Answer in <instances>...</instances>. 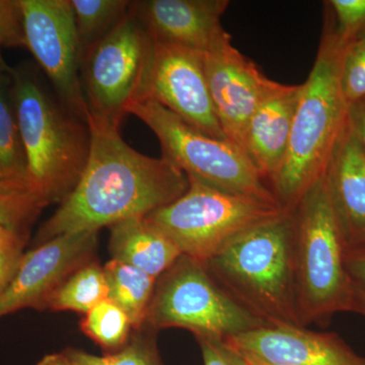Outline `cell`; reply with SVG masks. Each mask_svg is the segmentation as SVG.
<instances>
[{"instance_id": "obj_19", "label": "cell", "mask_w": 365, "mask_h": 365, "mask_svg": "<svg viewBox=\"0 0 365 365\" xmlns=\"http://www.w3.org/2000/svg\"><path fill=\"white\" fill-rule=\"evenodd\" d=\"M103 269L108 287L107 299L128 316L133 328H140L145 322L157 279L115 259Z\"/></svg>"}, {"instance_id": "obj_35", "label": "cell", "mask_w": 365, "mask_h": 365, "mask_svg": "<svg viewBox=\"0 0 365 365\" xmlns=\"http://www.w3.org/2000/svg\"><path fill=\"white\" fill-rule=\"evenodd\" d=\"M356 313L365 316V294L357 290V311Z\"/></svg>"}, {"instance_id": "obj_24", "label": "cell", "mask_w": 365, "mask_h": 365, "mask_svg": "<svg viewBox=\"0 0 365 365\" xmlns=\"http://www.w3.org/2000/svg\"><path fill=\"white\" fill-rule=\"evenodd\" d=\"M81 327L101 347L114 352L126 345L132 324L119 307L106 299L86 314Z\"/></svg>"}, {"instance_id": "obj_31", "label": "cell", "mask_w": 365, "mask_h": 365, "mask_svg": "<svg viewBox=\"0 0 365 365\" xmlns=\"http://www.w3.org/2000/svg\"><path fill=\"white\" fill-rule=\"evenodd\" d=\"M347 120L365 153V98L349 105Z\"/></svg>"}, {"instance_id": "obj_27", "label": "cell", "mask_w": 365, "mask_h": 365, "mask_svg": "<svg viewBox=\"0 0 365 365\" xmlns=\"http://www.w3.org/2000/svg\"><path fill=\"white\" fill-rule=\"evenodd\" d=\"M26 48L21 0H0V48Z\"/></svg>"}, {"instance_id": "obj_11", "label": "cell", "mask_w": 365, "mask_h": 365, "mask_svg": "<svg viewBox=\"0 0 365 365\" xmlns=\"http://www.w3.org/2000/svg\"><path fill=\"white\" fill-rule=\"evenodd\" d=\"M144 98L155 101L203 133L227 140L216 116L203 56L199 53L155 42Z\"/></svg>"}, {"instance_id": "obj_29", "label": "cell", "mask_w": 365, "mask_h": 365, "mask_svg": "<svg viewBox=\"0 0 365 365\" xmlns=\"http://www.w3.org/2000/svg\"><path fill=\"white\" fill-rule=\"evenodd\" d=\"M202 351L204 365H248L244 359L225 344V340L216 338H196Z\"/></svg>"}, {"instance_id": "obj_28", "label": "cell", "mask_w": 365, "mask_h": 365, "mask_svg": "<svg viewBox=\"0 0 365 365\" xmlns=\"http://www.w3.org/2000/svg\"><path fill=\"white\" fill-rule=\"evenodd\" d=\"M330 4L339 21L341 35L354 39L355 33L365 23V0H332Z\"/></svg>"}, {"instance_id": "obj_23", "label": "cell", "mask_w": 365, "mask_h": 365, "mask_svg": "<svg viewBox=\"0 0 365 365\" xmlns=\"http://www.w3.org/2000/svg\"><path fill=\"white\" fill-rule=\"evenodd\" d=\"M49 201L28 180L0 178V225L28 234L29 227Z\"/></svg>"}, {"instance_id": "obj_12", "label": "cell", "mask_w": 365, "mask_h": 365, "mask_svg": "<svg viewBox=\"0 0 365 365\" xmlns=\"http://www.w3.org/2000/svg\"><path fill=\"white\" fill-rule=\"evenodd\" d=\"M97 237V232L59 235L21 255L0 292V318L28 307H44L55 288L88 264Z\"/></svg>"}, {"instance_id": "obj_4", "label": "cell", "mask_w": 365, "mask_h": 365, "mask_svg": "<svg viewBox=\"0 0 365 365\" xmlns=\"http://www.w3.org/2000/svg\"><path fill=\"white\" fill-rule=\"evenodd\" d=\"M11 78L29 181L49 203L62 202L85 170L90 126L50 91L32 64L13 67Z\"/></svg>"}, {"instance_id": "obj_36", "label": "cell", "mask_w": 365, "mask_h": 365, "mask_svg": "<svg viewBox=\"0 0 365 365\" xmlns=\"http://www.w3.org/2000/svg\"><path fill=\"white\" fill-rule=\"evenodd\" d=\"M11 71H13V67H11L7 64L4 55H2L1 48H0V74L9 73Z\"/></svg>"}, {"instance_id": "obj_13", "label": "cell", "mask_w": 365, "mask_h": 365, "mask_svg": "<svg viewBox=\"0 0 365 365\" xmlns=\"http://www.w3.org/2000/svg\"><path fill=\"white\" fill-rule=\"evenodd\" d=\"M216 116L227 140L245 150L250 120L275 81L266 78L232 41L202 55Z\"/></svg>"}, {"instance_id": "obj_32", "label": "cell", "mask_w": 365, "mask_h": 365, "mask_svg": "<svg viewBox=\"0 0 365 365\" xmlns=\"http://www.w3.org/2000/svg\"><path fill=\"white\" fill-rule=\"evenodd\" d=\"M25 242L16 245L14 248L9 250L6 254L0 257V292L6 287V283L11 279L13 275L14 269L18 265V262L20 260L21 255V250Z\"/></svg>"}, {"instance_id": "obj_25", "label": "cell", "mask_w": 365, "mask_h": 365, "mask_svg": "<svg viewBox=\"0 0 365 365\" xmlns=\"http://www.w3.org/2000/svg\"><path fill=\"white\" fill-rule=\"evenodd\" d=\"M64 353L76 365H160L155 347L141 340L133 341L121 349L102 356L76 349Z\"/></svg>"}, {"instance_id": "obj_33", "label": "cell", "mask_w": 365, "mask_h": 365, "mask_svg": "<svg viewBox=\"0 0 365 365\" xmlns=\"http://www.w3.org/2000/svg\"><path fill=\"white\" fill-rule=\"evenodd\" d=\"M26 235L14 232L0 225V257L16 245L26 242Z\"/></svg>"}, {"instance_id": "obj_5", "label": "cell", "mask_w": 365, "mask_h": 365, "mask_svg": "<svg viewBox=\"0 0 365 365\" xmlns=\"http://www.w3.org/2000/svg\"><path fill=\"white\" fill-rule=\"evenodd\" d=\"M300 326L357 311V289L345 268V249L321 177L292 210Z\"/></svg>"}, {"instance_id": "obj_17", "label": "cell", "mask_w": 365, "mask_h": 365, "mask_svg": "<svg viewBox=\"0 0 365 365\" xmlns=\"http://www.w3.org/2000/svg\"><path fill=\"white\" fill-rule=\"evenodd\" d=\"M300 91L302 85L276 83L250 120L245 150L269 182L287 155Z\"/></svg>"}, {"instance_id": "obj_14", "label": "cell", "mask_w": 365, "mask_h": 365, "mask_svg": "<svg viewBox=\"0 0 365 365\" xmlns=\"http://www.w3.org/2000/svg\"><path fill=\"white\" fill-rule=\"evenodd\" d=\"M225 342L248 365H365L335 334L288 324H266Z\"/></svg>"}, {"instance_id": "obj_30", "label": "cell", "mask_w": 365, "mask_h": 365, "mask_svg": "<svg viewBox=\"0 0 365 365\" xmlns=\"http://www.w3.org/2000/svg\"><path fill=\"white\" fill-rule=\"evenodd\" d=\"M345 268L355 288L365 294V248L345 251Z\"/></svg>"}, {"instance_id": "obj_10", "label": "cell", "mask_w": 365, "mask_h": 365, "mask_svg": "<svg viewBox=\"0 0 365 365\" xmlns=\"http://www.w3.org/2000/svg\"><path fill=\"white\" fill-rule=\"evenodd\" d=\"M26 48L62 104L88 122L81 71L83 54L71 0H21Z\"/></svg>"}, {"instance_id": "obj_37", "label": "cell", "mask_w": 365, "mask_h": 365, "mask_svg": "<svg viewBox=\"0 0 365 365\" xmlns=\"http://www.w3.org/2000/svg\"><path fill=\"white\" fill-rule=\"evenodd\" d=\"M359 38H361V39H365V30H364V32L362 33V35L360 36V37H359Z\"/></svg>"}, {"instance_id": "obj_3", "label": "cell", "mask_w": 365, "mask_h": 365, "mask_svg": "<svg viewBox=\"0 0 365 365\" xmlns=\"http://www.w3.org/2000/svg\"><path fill=\"white\" fill-rule=\"evenodd\" d=\"M205 265L232 299L264 323L300 326L292 211L250 228Z\"/></svg>"}, {"instance_id": "obj_21", "label": "cell", "mask_w": 365, "mask_h": 365, "mask_svg": "<svg viewBox=\"0 0 365 365\" xmlns=\"http://www.w3.org/2000/svg\"><path fill=\"white\" fill-rule=\"evenodd\" d=\"M0 178L29 181L25 148L14 107L11 72L0 74Z\"/></svg>"}, {"instance_id": "obj_8", "label": "cell", "mask_w": 365, "mask_h": 365, "mask_svg": "<svg viewBox=\"0 0 365 365\" xmlns=\"http://www.w3.org/2000/svg\"><path fill=\"white\" fill-rule=\"evenodd\" d=\"M145 322L220 340L266 325L216 283L205 263L185 255L158 281Z\"/></svg>"}, {"instance_id": "obj_34", "label": "cell", "mask_w": 365, "mask_h": 365, "mask_svg": "<svg viewBox=\"0 0 365 365\" xmlns=\"http://www.w3.org/2000/svg\"><path fill=\"white\" fill-rule=\"evenodd\" d=\"M36 365H76L66 353H54V354H48L43 357Z\"/></svg>"}, {"instance_id": "obj_22", "label": "cell", "mask_w": 365, "mask_h": 365, "mask_svg": "<svg viewBox=\"0 0 365 365\" xmlns=\"http://www.w3.org/2000/svg\"><path fill=\"white\" fill-rule=\"evenodd\" d=\"M83 59L130 11V0H71Z\"/></svg>"}, {"instance_id": "obj_7", "label": "cell", "mask_w": 365, "mask_h": 365, "mask_svg": "<svg viewBox=\"0 0 365 365\" xmlns=\"http://www.w3.org/2000/svg\"><path fill=\"white\" fill-rule=\"evenodd\" d=\"M282 212L278 204L189 179L186 193L144 218L182 255L206 263L240 235Z\"/></svg>"}, {"instance_id": "obj_1", "label": "cell", "mask_w": 365, "mask_h": 365, "mask_svg": "<svg viewBox=\"0 0 365 365\" xmlns=\"http://www.w3.org/2000/svg\"><path fill=\"white\" fill-rule=\"evenodd\" d=\"M91 150L78 184L41 228L38 242L98 232L174 202L189 179L165 158L143 155L125 143L120 126L88 116Z\"/></svg>"}, {"instance_id": "obj_6", "label": "cell", "mask_w": 365, "mask_h": 365, "mask_svg": "<svg viewBox=\"0 0 365 365\" xmlns=\"http://www.w3.org/2000/svg\"><path fill=\"white\" fill-rule=\"evenodd\" d=\"M128 114L150 127L160 141L163 157L189 179L227 193L278 204L268 182L239 146L203 133L151 98L132 105Z\"/></svg>"}, {"instance_id": "obj_26", "label": "cell", "mask_w": 365, "mask_h": 365, "mask_svg": "<svg viewBox=\"0 0 365 365\" xmlns=\"http://www.w3.org/2000/svg\"><path fill=\"white\" fill-rule=\"evenodd\" d=\"M341 90L348 105L365 98V39L348 43L340 74Z\"/></svg>"}, {"instance_id": "obj_2", "label": "cell", "mask_w": 365, "mask_h": 365, "mask_svg": "<svg viewBox=\"0 0 365 365\" xmlns=\"http://www.w3.org/2000/svg\"><path fill=\"white\" fill-rule=\"evenodd\" d=\"M327 33L302 91L289 143L279 170L269 185L283 211H292L309 187L325 174L338 139L347 123L348 107L340 74L348 43Z\"/></svg>"}, {"instance_id": "obj_18", "label": "cell", "mask_w": 365, "mask_h": 365, "mask_svg": "<svg viewBox=\"0 0 365 365\" xmlns=\"http://www.w3.org/2000/svg\"><path fill=\"white\" fill-rule=\"evenodd\" d=\"M110 251L112 259L133 266L158 279L169 270L181 251L144 217H134L112 225Z\"/></svg>"}, {"instance_id": "obj_9", "label": "cell", "mask_w": 365, "mask_h": 365, "mask_svg": "<svg viewBox=\"0 0 365 365\" xmlns=\"http://www.w3.org/2000/svg\"><path fill=\"white\" fill-rule=\"evenodd\" d=\"M155 42L131 16L85 55L81 78L90 116L120 126L131 106L143 100Z\"/></svg>"}, {"instance_id": "obj_16", "label": "cell", "mask_w": 365, "mask_h": 365, "mask_svg": "<svg viewBox=\"0 0 365 365\" xmlns=\"http://www.w3.org/2000/svg\"><path fill=\"white\" fill-rule=\"evenodd\" d=\"M324 178L345 251L365 248V153L348 120Z\"/></svg>"}, {"instance_id": "obj_15", "label": "cell", "mask_w": 365, "mask_h": 365, "mask_svg": "<svg viewBox=\"0 0 365 365\" xmlns=\"http://www.w3.org/2000/svg\"><path fill=\"white\" fill-rule=\"evenodd\" d=\"M228 4L227 0H137L131 1L130 14L153 42L204 55L232 41L220 21Z\"/></svg>"}, {"instance_id": "obj_20", "label": "cell", "mask_w": 365, "mask_h": 365, "mask_svg": "<svg viewBox=\"0 0 365 365\" xmlns=\"http://www.w3.org/2000/svg\"><path fill=\"white\" fill-rule=\"evenodd\" d=\"M104 269L98 264H86L66 278L47 297L45 306L52 311L86 314L107 299Z\"/></svg>"}]
</instances>
